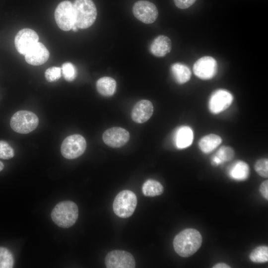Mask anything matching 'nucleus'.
<instances>
[{"mask_svg":"<svg viewBox=\"0 0 268 268\" xmlns=\"http://www.w3.org/2000/svg\"><path fill=\"white\" fill-rule=\"evenodd\" d=\"M202 236L199 231L187 228L177 234L173 240V247L176 253L184 258L190 257L201 247Z\"/></svg>","mask_w":268,"mask_h":268,"instance_id":"nucleus-1","label":"nucleus"},{"mask_svg":"<svg viewBox=\"0 0 268 268\" xmlns=\"http://www.w3.org/2000/svg\"><path fill=\"white\" fill-rule=\"evenodd\" d=\"M78 216L77 205L69 201L58 203L51 212V218L54 223L64 228L72 226L76 221Z\"/></svg>","mask_w":268,"mask_h":268,"instance_id":"nucleus-2","label":"nucleus"},{"mask_svg":"<svg viewBox=\"0 0 268 268\" xmlns=\"http://www.w3.org/2000/svg\"><path fill=\"white\" fill-rule=\"evenodd\" d=\"M73 6L75 25L77 28L86 29L94 23L97 12L92 0H75Z\"/></svg>","mask_w":268,"mask_h":268,"instance_id":"nucleus-3","label":"nucleus"},{"mask_svg":"<svg viewBox=\"0 0 268 268\" xmlns=\"http://www.w3.org/2000/svg\"><path fill=\"white\" fill-rule=\"evenodd\" d=\"M137 204L135 194L130 190H123L116 196L113 208L114 213L119 217L126 218L134 213Z\"/></svg>","mask_w":268,"mask_h":268,"instance_id":"nucleus-4","label":"nucleus"},{"mask_svg":"<svg viewBox=\"0 0 268 268\" xmlns=\"http://www.w3.org/2000/svg\"><path fill=\"white\" fill-rule=\"evenodd\" d=\"M38 123L39 119L35 114L27 110H20L11 117L10 125L15 132L25 134L34 130Z\"/></svg>","mask_w":268,"mask_h":268,"instance_id":"nucleus-5","label":"nucleus"},{"mask_svg":"<svg viewBox=\"0 0 268 268\" xmlns=\"http://www.w3.org/2000/svg\"><path fill=\"white\" fill-rule=\"evenodd\" d=\"M86 148L85 138L80 134H75L65 138L61 145V152L65 158L73 159L81 155Z\"/></svg>","mask_w":268,"mask_h":268,"instance_id":"nucleus-6","label":"nucleus"},{"mask_svg":"<svg viewBox=\"0 0 268 268\" xmlns=\"http://www.w3.org/2000/svg\"><path fill=\"white\" fill-rule=\"evenodd\" d=\"M54 15L58 26L63 31H69L75 25L73 6L69 0L61 2L55 9Z\"/></svg>","mask_w":268,"mask_h":268,"instance_id":"nucleus-7","label":"nucleus"},{"mask_svg":"<svg viewBox=\"0 0 268 268\" xmlns=\"http://www.w3.org/2000/svg\"><path fill=\"white\" fill-rule=\"evenodd\" d=\"M233 99L232 94L229 91L224 89L216 90L209 98L208 110L213 115L219 114L231 106Z\"/></svg>","mask_w":268,"mask_h":268,"instance_id":"nucleus-8","label":"nucleus"},{"mask_svg":"<svg viewBox=\"0 0 268 268\" xmlns=\"http://www.w3.org/2000/svg\"><path fill=\"white\" fill-rule=\"evenodd\" d=\"M105 263L107 268H134L135 263L133 256L124 250H113L108 253Z\"/></svg>","mask_w":268,"mask_h":268,"instance_id":"nucleus-9","label":"nucleus"},{"mask_svg":"<svg viewBox=\"0 0 268 268\" xmlns=\"http://www.w3.org/2000/svg\"><path fill=\"white\" fill-rule=\"evenodd\" d=\"M133 12L137 19L146 24L154 22L158 15V10L155 4L144 0H138L134 4Z\"/></svg>","mask_w":268,"mask_h":268,"instance_id":"nucleus-10","label":"nucleus"},{"mask_svg":"<svg viewBox=\"0 0 268 268\" xmlns=\"http://www.w3.org/2000/svg\"><path fill=\"white\" fill-rule=\"evenodd\" d=\"M217 71L216 61L210 56H204L198 59L193 66L194 74L203 80H209L216 75Z\"/></svg>","mask_w":268,"mask_h":268,"instance_id":"nucleus-11","label":"nucleus"},{"mask_svg":"<svg viewBox=\"0 0 268 268\" xmlns=\"http://www.w3.org/2000/svg\"><path fill=\"white\" fill-rule=\"evenodd\" d=\"M38 41V35L35 31L29 28H24L16 34L14 38V45L17 52L25 55Z\"/></svg>","mask_w":268,"mask_h":268,"instance_id":"nucleus-12","label":"nucleus"},{"mask_svg":"<svg viewBox=\"0 0 268 268\" xmlns=\"http://www.w3.org/2000/svg\"><path fill=\"white\" fill-rule=\"evenodd\" d=\"M130 137V134L127 130L117 127L106 130L102 135L104 143L113 148L124 146L129 140Z\"/></svg>","mask_w":268,"mask_h":268,"instance_id":"nucleus-13","label":"nucleus"},{"mask_svg":"<svg viewBox=\"0 0 268 268\" xmlns=\"http://www.w3.org/2000/svg\"><path fill=\"white\" fill-rule=\"evenodd\" d=\"M49 52L43 44L36 43L25 55L26 62L33 66H40L46 63L49 58Z\"/></svg>","mask_w":268,"mask_h":268,"instance_id":"nucleus-14","label":"nucleus"},{"mask_svg":"<svg viewBox=\"0 0 268 268\" xmlns=\"http://www.w3.org/2000/svg\"><path fill=\"white\" fill-rule=\"evenodd\" d=\"M153 112V106L152 103L147 100H141L134 106L131 117L135 123H143L150 119Z\"/></svg>","mask_w":268,"mask_h":268,"instance_id":"nucleus-15","label":"nucleus"},{"mask_svg":"<svg viewBox=\"0 0 268 268\" xmlns=\"http://www.w3.org/2000/svg\"><path fill=\"white\" fill-rule=\"evenodd\" d=\"M194 134L192 128L188 126H181L175 132L173 140L175 146L178 149H184L192 144Z\"/></svg>","mask_w":268,"mask_h":268,"instance_id":"nucleus-16","label":"nucleus"},{"mask_svg":"<svg viewBox=\"0 0 268 268\" xmlns=\"http://www.w3.org/2000/svg\"><path fill=\"white\" fill-rule=\"evenodd\" d=\"M149 49L154 56L158 57H164L171 51V40L167 36L159 35L152 41Z\"/></svg>","mask_w":268,"mask_h":268,"instance_id":"nucleus-17","label":"nucleus"},{"mask_svg":"<svg viewBox=\"0 0 268 268\" xmlns=\"http://www.w3.org/2000/svg\"><path fill=\"white\" fill-rule=\"evenodd\" d=\"M227 173L232 179L238 181H244L250 175V168L245 161L238 160L229 167Z\"/></svg>","mask_w":268,"mask_h":268,"instance_id":"nucleus-18","label":"nucleus"},{"mask_svg":"<svg viewBox=\"0 0 268 268\" xmlns=\"http://www.w3.org/2000/svg\"><path fill=\"white\" fill-rule=\"evenodd\" d=\"M222 141V138L219 135L209 134L201 137L198 145L200 150L202 153L208 154L218 147Z\"/></svg>","mask_w":268,"mask_h":268,"instance_id":"nucleus-19","label":"nucleus"},{"mask_svg":"<svg viewBox=\"0 0 268 268\" xmlns=\"http://www.w3.org/2000/svg\"><path fill=\"white\" fill-rule=\"evenodd\" d=\"M171 71L175 81L180 84L187 82L191 78V71L186 65L177 63L171 67Z\"/></svg>","mask_w":268,"mask_h":268,"instance_id":"nucleus-20","label":"nucleus"},{"mask_svg":"<svg viewBox=\"0 0 268 268\" xmlns=\"http://www.w3.org/2000/svg\"><path fill=\"white\" fill-rule=\"evenodd\" d=\"M234 155L235 152L232 147L226 145L222 146L212 156L211 163L214 166H217L231 160Z\"/></svg>","mask_w":268,"mask_h":268,"instance_id":"nucleus-21","label":"nucleus"},{"mask_svg":"<svg viewBox=\"0 0 268 268\" xmlns=\"http://www.w3.org/2000/svg\"><path fill=\"white\" fill-rule=\"evenodd\" d=\"M116 82L110 77H103L99 78L96 82V88L102 95L109 97L113 95L116 90Z\"/></svg>","mask_w":268,"mask_h":268,"instance_id":"nucleus-22","label":"nucleus"},{"mask_svg":"<svg viewBox=\"0 0 268 268\" xmlns=\"http://www.w3.org/2000/svg\"><path fill=\"white\" fill-rule=\"evenodd\" d=\"M142 192L143 194L147 197L159 196L163 192V187L160 182L148 179L143 183Z\"/></svg>","mask_w":268,"mask_h":268,"instance_id":"nucleus-23","label":"nucleus"},{"mask_svg":"<svg viewBox=\"0 0 268 268\" xmlns=\"http://www.w3.org/2000/svg\"><path fill=\"white\" fill-rule=\"evenodd\" d=\"M251 261L256 263H264L268 261V247L260 246L254 249L249 255Z\"/></svg>","mask_w":268,"mask_h":268,"instance_id":"nucleus-24","label":"nucleus"},{"mask_svg":"<svg viewBox=\"0 0 268 268\" xmlns=\"http://www.w3.org/2000/svg\"><path fill=\"white\" fill-rule=\"evenodd\" d=\"M14 259L11 252L4 247H0V268H11Z\"/></svg>","mask_w":268,"mask_h":268,"instance_id":"nucleus-25","label":"nucleus"},{"mask_svg":"<svg viewBox=\"0 0 268 268\" xmlns=\"http://www.w3.org/2000/svg\"><path fill=\"white\" fill-rule=\"evenodd\" d=\"M62 73L64 78L67 81H72L77 75V71L75 66L70 62L64 63L61 67Z\"/></svg>","mask_w":268,"mask_h":268,"instance_id":"nucleus-26","label":"nucleus"},{"mask_svg":"<svg viewBox=\"0 0 268 268\" xmlns=\"http://www.w3.org/2000/svg\"><path fill=\"white\" fill-rule=\"evenodd\" d=\"M14 155L13 148L6 141L0 140V158L9 159Z\"/></svg>","mask_w":268,"mask_h":268,"instance_id":"nucleus-27","label":"nucleus"},{"mask_svg":"<svg viewBox=\"0 0 268 268\" xmlns=\"http://www.w3.org/2000/svg\"><path fill=\"white\" fill-rule=\"evenodd\" d=\"M61 68L58 67H49L45 72V77L46 80L50 82L57 81L61 78Z\"/></svg>","mask_w":268,"mask_h":268,"instance_id":"nucleus-28","label":"nucleus"},{"mask_svg":"<svg viewBox=\"0 0 268 268\" xmlns=\"http://www.w3.org/2000/svg\"><path fill=\"white\" fill-rule=\"evenodd\" d=\"M256 172L261 177H268V160L267 158H261L255 163L254 166Z\"/></svg>","mask_w":268,"mask_h":268,"instance_id":"nucleus-29","label":"nucleus"},{"mask_svg":"<svg viewBox=\"0 0 268 268\" xmlns=\"http://www.w3.org/2000/svg\"><path fill=\"white\" fill-rule=\"evenodd\" d=\"M196 0H174L176 6L180 9H186L192 5Z\"/></svg>","mask_w":268,"mask_h":268,"instance_id":"nucleus-30","label":"nucleus"},{"mask_svg":"<svg viewBox=\"0 0 268 268\" xmlns=\"http://www.w3.org/2000/svg\"><path fill=\"white\" fill-rule=\"evenodd\" d=\"M260 192L263 197L268 200V181L263 182L260 186Z\"/></svg>","mask_w":268,"mask_h":268,"instance_id":"nucleus-31","label":"nucleus"},{"mask_svg":"<svg viewBox=\"0 0 268 268\" xmlns=\"http://www.w3.org/2000/svg\"><path fill=\"white\" fill-rule=\"evenodd\" d=\"M213 268H231L229 265L224 263H217L213 266Z\"/></svg>","mask_w":268,"mask_h":268,"instance_id":"nucleus-32","label":"nucleus"},{"mask_svg":"<svg viewBox=\"0 0 268 268\" xmlns=\"http://www.w3.org/2000/svg\"><path fill=\"white\" fill-rule=\"evenodd\" d=\"M4 168V165L0 161V171H1Z\"/></svg>","mask_w":268,"mask_h":268,"instance_id":"nucleus-33","label":"nucleus"},{"mask_svg":"<svg viewBox=\"0 0 268 268\" xmlns=\"http://www.w3.org/2000/svg\"><path fill=\"white\" fill-rule=\"evenodd\" d=\"M77 27L74 25L73 26V27H72L71 29L73 31H76L77 30Z\"/></svg>","mask_w":268,"mask_h":268,"instance_id":"nucleus-34","label":"nucleus"}]
</instances>
